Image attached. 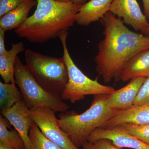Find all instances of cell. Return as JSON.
Masks as SVG:
<instances>
[{"mask_svg": "<svg viewBox=\"0 0 149 149\" xmlns=\"http://www.w3.org/2000/svg\"><path fill=\"white\" fill-rule=\"evenodd\" d=\"M103 40L95 58L97 73L104 82L118 81L122 69L133 56L149 49V37L131 31L110 11L101 19Z\"/></svg>", "mask_w": 149, "mask_h": 149, "instance_id": "cell-1", "label": "cell"}, {"mask_svg": "<svg viewBox=\"0 0 149 149\" xmlns=\"http://www.w3.org/2000/svg\"><path fill=\"white\" fill-rule=\"evenodd\" d=\"M37 8L20 27L15 29L18 37L34 43H46L68 32L75 22L81 6L71 2L37 0Z\"/></svg>", "mask_w": 149, "mask_h": 149, "instance_id": "cell-2", "label": "cell"}, {"mask_svg": "<svg viewBox=\"0 0 149 149\" xmlns=\"http://www.w3.org/2000/svg\"><path fill=\"white\" fill-rule=\"evenodd\" d=\"M107 95H94L91 106L81 114L74 111H67L59 114L61 128L77 148L87 142L93 130L102 128L117 111L107 105L105 99Z\"/></svg>", "mask_w": 149, "mask_h": 149, "instance_id": "cell-3", "label": "cell"}, {"mask_svg": "<svg viewBox=\"0 0 149 149\" xmlns=\"http://www.w3.org/2000/svg\"><path fill=\"white\" fill-rule=\"evenodd\" d=\"M26 65L38 83L49 92L60 95L68 82L63 57H54L30 49L25 51Z\"/></svg>", "mask_w": 149, "mask_h": 149, "instance_id": "cell-4", "label": "cell"}, {"mask_svg": "<svg viewBox=\"0 0 149 149\" xmlns=\"http://www.w3.org/2000/svg\"><path fill=\"white\" fill-rule=\"evenodd\" d=\"M15 84L18 86L24 104L29 109L47 107L55 111H67L69 106L60 95L49 92L37 82L27 65L17 56L14 68Z\"/></svg>", "mask_w": 149, "mask_h": 149, "instance_id": "cell-5", "label": "cell"}, {"mask_svg": "<svg viewBox=\"0 0 149 149\" xmlns=\"http://www.w3.org/2000/svg\"><path fill=\"white\" fill-rule=\"evenodd\" d=\"M68 32L59 38L63 48V57L66 63L68 74V82L60 94L63 100L69 101L71 103L84 100L88 95H110L115 90L111 86L102 85L97 80H93L85 74L74 63L67 47Z\"/></svg>", "mask_w": 149, "mask_h": 149, "instance_id": "cell-6", "label": "cell"}, {"mask_svg": "<svg viewBox=\"0 0 149 149\" xmlns=\"http://www.w3.org/2000/svg\"><path fill=\"white\" fill-rule=\"evenodd\" d=\"M30 109V115L44 135L63 149H79L63 131L56 116V111L47 107Z\"/></svg>", "mask_w": 149, "mask_h": 149, "instance_id": "cell-7", "label": "cell"}, {"mask_svg": "<svg viewBox=\"0 0 149 149\" xmlns=\"http://www.w3.org/2000/svg\"><path fill=\"white\" fill-rule=\"evenodd\" d=\"M109 11L125 24L146 35L148 20L142 13L136 0H113Z\"/></svg>", "mask_w": 149, "mask_h": 149, "instance_id": "cell-8", "label": "cell"}, {"mask_svg": "<svg viewBox=\"0 0 149 149\" xmlns=\"http://www.w3.org/2000/svg\"><path fill=\"white\" fill-rule=\"evenodd\" d=\"M102 139L110 140L113 145L119 148L149 149V145L125 132L119 126L109 129L96 128L89 135L87 141L93 142Z\"/></svg>", "mask_w": 149, "mask_h": 149, "instance_id": "cell-9", "label": "cell"}, {"mask_svg": "<svg viewBox=\"0 0 149 149\" xmlns=\"http://www.w3.org/2000/svg\"><path fill=\"white\" fill-rule=\"evenodd\" d=\"M1 113L20 134L25 148L30 149L29 131L35 122L30 115V109L23 100L16 103L8 109L1 110Z\"/></svg>", "mask_w": 149, "mask_h": 149, "instance_id": "cell-10", "label": "cell"}, {"mask_svg": "<svg viewBox=\"0 0 149 149\" xmlns=\"http://www.w3.org/2000/svg\"><path fill=\"white\" fill-rule=\"evenodd\" d=\"M146 79L143 77L133 78L125 87L107 95L105 99L107 105L116 110L131 108L133 107L139 90Z\"/></svg>", "mask_w": 149, "mask_h": 149, "instance_id": "cell-11", "label": "cell"}, {"mask_svg": "<svg viewBox=\"0 0 149 149\" xmlns=\"http://www.w3.org/2000/svg\"><path fill=\"white\" fill-rule=\"evenodd\" d=\"M125 123L149 124V103L128 109L118 110L102 128L109 129Z\"/></svg>", "mask_w": 149, "mask_h": 149, "instance_id": "cell-12", "label": "cell"}, {"mask_svg": "<svg viewBox=\"0 0 149 149\" xmlns=\"http://www.w3.org/2000/svg\"><path fill=\"white\" fill-rule=\"evenodd\" d=\"M113 0H90L79 8L75 22L80 26H88L99 21L109 11Z\"/></svg>", "mask_w": 149, "mask_h": 149, "instance_id": "cell-13", "label": "cell"}, {"mask_svg": "<svg viewBox=\"0 0 149 149\" xmlns=\"http://www.w3.org/2000/svg\"><path fill=\"white\" fill-rule=\"evenodd\" d=\"M139 77H149V49L139 52L127 62L121 71L118 81L127 82Z\"/></svg>", "mask_w": 149, "mask_h": 149, "instance_id": "cell-14", "label": "cell"}, {"mask_svg": "<svg viewBox=\"0 0 149 149\" xmlns=\"http://www.w3.org/2000/svg\"><path fill=\"white\" fill-rule=\"evenodd\" d=\"M37 0H26L1 17L0 28L9 31L19 28L28 18L29 11L37 6Z\"/></svg>", "mask_w": 149, "mask_h": 149, "instance_id": "cell-15", "label": "cell"}, {"mask_svg": "<svg viewBox=\"0 0 149 149\" xmlns=\"http://www.w3.org/2000/svg\"><path fill=\"white\" fill-rule=\"evenodd\" d=\"M25 50L24 44L18 42L12 44V47L6 54L0 55V74L4 83H15L14 68L17 55Z\"/></svg>", "mask_w": 149, "mask_h": 149, "instance_id": "cell-16", "label": "cell"}, {"mask_svg": "<svg viewBox=\"0 0 149 149\" xmlns=\"http://www.w3.org/2000/svg\"><path fill=\"white\" fill-rule=\"evenodd\" d=\"M10 123L2 115L0 116V141L15 149H26L22 137L15 128H10Z\"/></svg>", "mask_w": 149, "mask_h": 149, "instance_id": "cell-17", "label": "cell"}, {"mask_svg": "<svg viewBox=\"0 0 149 149\" xmlns=\"http://www.w3.org/2000/svg\"><path fill=\"white\" fill-rule=\"evenodd\" d=\"M15 83L0 82V107L1 110L8 109L23 100L22 93Z\"/></svg>", "mask_w": 149, "mask_h": 149, "instance_id": "cell-18", "label": "cell"}, {"mask_svg": "<svg viewBox=\"0 0 149 149\" xmlns=\"http://www.w3.org/2000/svg\"><path fill=\"white\" fill-rule=\"evenodd\" d=\"M29 136L30 149H63L48 139L35 123L29 131Z\"/></svg>", "mask_w": 149, "mask_h": 149, "instance_id": "cell-19", "label": "cell"}, {"mask_svg": "<svg viewBox=\"0 0 149 149\" xmlns=\"http://www.w3.org/2000/svg\"><path fill=\"white\" fill-rule=\"evenodd\" d=\"M118 126L149 146V124H138L125 123Z\"/></svg>", "mask_w": 149, "mask_h": 149, "instance_id": "cell-20", "label": "cell"}, {"mask_svg": "<svg viewBox=\"0 0 149 149\" xmlns=\"http://www.w3.org/2000/svg\"><path fill=\"white\" fill-rule=\"evenodd\" d=\"M83 149H120L113 144L111 141L100 139L93 142L87 141L82 146Z\"/></svg>", "mask_w": 149, "mask_h": 149, "instance_id": "cell-21", "label": "cell"}, {"mask_svg": "<svg viewBox=\"0 0 149 149\" xmlns=\"http://www.w3.org/2000/svg\"><path fill=\"white\" fill-rule=\"evenodd\" d=\"M149 103V77L146 78L141 86L133 104V107Z\"/></svg>", "mask_w": 149, "mask_h": 149, "instance_id": "cell-22", "label": "cell"}, {"mask_svg": "<svg viewBox=\"0 0 149 149\" xmlns=\"http://www.w3.org/2000/svg\"><path fill=\"white\" fill-rule=\"evenodd\" d=\"M26 0H0V17Z\"/></svg>", "mask_w": 149, "mask_h": 149, "instance_id": "cell-23", "label": "cell"}, {"mask_svg": "<svg viewBox=\"0 0 149 149\" xmlns=\"http://www.w3.org/2000/svg\"><path fill=\"white\" fill-rule=\"evenodd\" d=\"M5 32L4 30L0 28V55L4 54L7 52L5 45Z\"/></svg>", "mask_w": 149, "mask_h": 149, "instance_id": "cell-24", "label": "cell"}, {"mask_svg": "<svg viewBox=\"0 0 149 149\" xmlns=\"http://www.w3.org/2000/svg\"><path fill=\"white\" fill-rule=\"evenodd\" d=\"M143 4L144 14L149 20V0H142Z\"/></svg>", "mask_w": 149, "mask_h": 149, "instance_id": "cell-25", "label": "cell"}, {"mask_svg": "<svg viewBox=\"0 0 149 149\" xmlns=\"http://www.w3.org/2000/svg\"><path fill=\"white\" fill-rule=\"evenodd\" d=\"M90 0H71V2L77 5L82 6Z\"/></svg>", "mask_w": 149, "mask_h": 149, "instance_id": "cell-26", "label": "cell"}, {"mask_svg": "<svg viewBox=\"0 0 149 149\" xmlns=\"http://www.w3.org/2000/svg\"><path fill=\"white\" fill-rule=\"evenodd\" d=\"M0 149H15L7 144L0 141Z\"/></svg>", "mask_w": 149, "mask_h": 149, "instance_id": "cell-27", "label": "cell"}, {"mask_svg": "<svg viewBox=\"0 0 149 149\" xmlns=\"http://www.w3.org/2000/svg\"><path fill=\"white\" fill-rule=\"evenodd\" d=\"M54 1L62 3H68L71 2V0H54Z\"/></svg>", "mask_w": 149, "mask_h": 149, "instance_id": "cell-28", "label": "cell"}, {"mask_svg": "<svg viewBox=\"0 0 149 149\" xmlns=\"http://www.w3.org/2000/svg\"><path fill=\"white\" fill-rule=\"evenodd\" d=\"M146 35V36H149V20L148 21V27H147Z\"/></svg>", "mask_w": 149, "mask_h": 149, "instance_id": "cell-29", "label": "cell"}]
</instances>
